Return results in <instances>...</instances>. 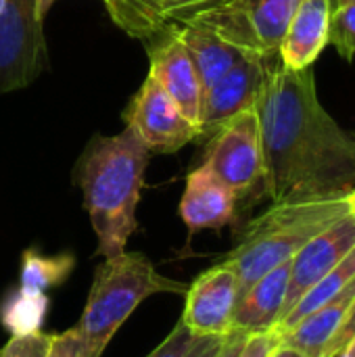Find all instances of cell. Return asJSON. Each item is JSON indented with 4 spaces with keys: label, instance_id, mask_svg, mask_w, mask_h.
Wrapping results in <instances>:
<instances>
[{
    "label": "cell",
    "instance_id": "30bf717a",
    "mask_svg": "<svg viewBox=\"0 0 355 357\" xmlns=\"http://www.w3.org/2000/svg\"><path fill=\"white\" fill-rule=\"evenodd\" d=\"M236 301V272L226 261H220L186 289L182 322L195 337H224L232 331Z\"/></svg>",
    "mask_w": 355,
    "mask_h": 357
},
{
    "label": "cell",
    "instance_id": "44dd1931",
    "mask_svg": "<svg viewBox=\"0 0 355 357\" xmlns=\"http://www.w3.org/2000/svg\"><path fill=\"white\" fill-rule=\"evenodd\" d=\"M54 335L38 331L17 333L13 339L0 349V357H46Z\"/></svg>",
    "mask_w": 355,
    "mask_h": 357
},
{
    "label": "cell",
    "instance_id": "d4e9b609",
    "mask_svg": "<svg viewBox=\"0 0 355 357\" xmlns=\"http://www.w3.org/2000/svg\"><path fill=\"white\" fill-rule=\"evenodd\" d=\"M46 357H84L82 356V337H80L77 326L61 335H54Z\"/></svg>",
    "mask_w": 355,
    "mask_h": 357
},
{
    "label": "cell",
    "instance_id": "836d02e7",
    "mask_svg": "<svg viewBox=\"0 0 355 357\" xmlns=\"http://www.w3.org/2000/svg\"><path fill=\"white\" fill-rule=\"evenodd\" d=\"M331 2H333V4H337V0H331Z\"/></svg>",
    "mask_w": 355,
    "mask_h": 357
},
{
    "label": "cell",
    "instance_id": "4316f807",
    "mask_svg": "<svg viewBox=\"0 0 355 357\" xmlns=\"http://www.w3.org/2000/svg\"><path fill=\"white\" fill-rule=\"evenodd\" d=\"M224 339H226V335L224 337H201L192 345V349L188 351L186 357H216L222 343H224Z\"/></svg>",
    "mask_w": 355,
    "mask_h": 357
},
{
    "label": "cell",
    "instance_id": "83f0119b",
    "mask_svg": "<svg viewBox=\"0 0 355 357\" xmlns=\"http://www.w3.org/2000/svg\"><path fill=\"white\" fill-rule=\"evenodd\" d=\"M247 337H249V335L243 333V331H230V333L226 335V339H224V343H222V347H220V351H218V356L216 357H236L239 356V351L243 349Z\"/></svg>",
    "mask_w": 355,
    "mask_h": 357
},
{
    "label": "cell",
    "instance_id": "7402d4cb",
    "mask_svg": "<svg viewBox=\"0 0 355 357\" xmlns=\"http://www.w3.org/2000/svg\"><path fill=\"white\" fill-rule=\"evenodd\" d=\"M226 2L228 0H167L165 21H167V25L190 23L192 19H197Z\"/></svg>",
    "mask_w": 355,
    "mask_h": 357
},
{
    "label": "cell",
    "instance_id": "7c38bea8",
    "mask_svg": "<svg viewBox=\"0 0 355 357\" xmlns=\"http://www.w3.org/2000/svg\"><path fill=\"white\" fill-rule=\"evenodd\" d=\"M163 33V40L149 50V75L157 79V84L199 130V113L205 92L203 82L184 46L167 29Z\"/></svg>",
    "mask_w": 355,
    "mask_h": 357
},
{
    "label": "cell",
    "instance_id": "277c9868",
    "mask_svg": "<svg viewBox=\"0 0 355 357\" xmlns=\"http://www.w3.org/2000/svg\"><path fill=\"white\" fill-rule=\"evenodd\" d=\"M186 284L157 272L144 253H119L107 257L94 270V280L77 331L82 337V356L100 357L115 333L136 312V307L157 295H184Z\"/></svg>",
    "mask_w": 355,
    "mask_h": 357
},
{
    "label": "cell",
    "instance_id": "5bb4252c",
    "mask_svg": "<svg viewBox=\"0 0 355 357\" xmlns=\"http://www.w3.org/2000/svg\"><path fill=\"white\" fill-rule=\"evenodd\" d=\"M333 6L331 0L299 2L278 48V61L282 67L293 71L314 67L322 50L328 46Z\"/></svg>",
    "mask_w": 355,
    "mask_h": 357
},
{
    "label": "cell",
    "instance_id": "8992f818",
    "mask_svg": "<svg viewBox=\"0 0 355 357\" xmlns=\"http://www.w3.org/2000/svg\"><path fill=\"white\" fill-rule=\"evenodd\" d=\"M40 0H6L0 13V94L33 84L46 67Z\"/></svg>",
    "mask_w": 355,
    "mask_h": 357
},
{
    "label": "cell",
    "instance_id": "d6986e66",
    "mask_svg": "<svg viewBox=\"0 0 355 357\" xmlns=\"http://www.w3.org/2000/svg\"><path fill=\"white\" fill-rule=\"evenodd\" d=\"M355 278V247L328 272L324 274L295 305L293 310L280 320V324L276 326L278 333L289 331L291 326H295L297 322H301L305 316H310L314 310H318L320 305H324L328 299H333L335 295H339L352 280Z\"/></svg>",
    "mask_w": 355,
    "mask_h": 357
},
{
    "label": "cell",
    "instance_id": "4dcf8cb0",
    "mask_svg": "<svg viewBox=\"0 0 355 357\" xmlns=\"http://www.w3.org/2000/svg\"><path fill=\"white\" fill-rule=\"evenodd\" d=\"M59 0H40V10H42V15L46 17V13L52 8V4H56Z\"/></svg>",
    "mask_w": 355,
    "mask_h": 357
},
{
    "label": "cell",
    "instance_id": "e575fe53",
    "mask_svg": "<svg viewBox=\"0 0 355 357\" xmlns=\"http://www.w3.org/2000/svg\"><path fill=\"white\" fill-rule=\"evenodd\" d=\"M352 197H355V190H354V192H352Z\"/></svg>",
    "mask_w": 355,
    "mask_h": 357
},
{
    "label": "cell",
    "instance_id": "cb8c5ba5",
    "mask_svg": "<svg viewBox=\"0 0 355 357\" xmlns=\"http://www.w3.org/2000/svg\"><path fill=\"white\" fill-rule=\"evenodd\" d=\"M280 345V333L274 331H266V333H255L249 335L243 349L239 351L236 357H270V354Z\"/></svg>",
    "mask_w": 355,
    "mask_h": 357
},
{
    "label": "cell",
    "instance_id": "603a6c76",
    "mask_svg": "<svg viewBox=\"0 0 355 357\" xmlns=\"http://www.w3.org/2000/svg\"><path fill=\"white\" fill-rule=\"evenodd\" d=\"M199 339L201 337H195L186 328V324L180 320L174 326V331L163 339V343H159V347L155 351H151L146 357H186Z\"/></svg>",
    "mask_w": 355,
    "mask_h": 357
},
{
    "label": "cell",
    "instance_id": "8fae6325",
    "mask_svg": "<svg viewBox=\"0 0 355 357\" xmlns=\"http://www.w3.org/2000/svg\"><path fill=\"white\" fill-rule=\"evenodd\" d=\"M355 247V215L347 211L328 228L318 232L310 243H305L291 259V276L285 299L282 318L293 310V305L324 276L328 274ZM280 318V320H282ZM280 324V322H278Z\"/></svg>",
    "mask_w": 355,
    "mask_h": 357
},
{
    "label": "cell",
    "instance_id": "2e32d148",
    "mask_svg": "<svg viewBox=\"0 0 355 357\" xmlns=\"http://www.w3.org/2000/svg\"><path fill=\"white\" fill-rule=\"evenodd\" d=\"M355 303V278L333 299L314 310L301 322L280 333V343L291 345L308 357H324V349L345 322Z\"/></svg>",
    "mask_w": 355,
    "mask_h": 357
},
{
    "label": "cell",
    "instance_id": "5b68a950",
    "mask_svg": "<svg viewBox=\"0 0 355 357\" xmlns=\"http://www.w3.org/2000/svg\"><path fill=\"white\" fill-rule=\"evenodd\" d=\"M301 0H228L192 19L245 54L276 59L282 36Z\"/></svg>",
    "mask_w": 355,
    "mask_h": 357
},
{
    "label": "cell",
    "instance_id": "9c48e42d",
    "mask_svg": "<svg viewBox=\"0 0 355 357\" xmlns=\"http://www.w3.org/2000/svg\"><path fill=\"white\" fill-rule=\"evenodd\" d=\"M276 59L245 54L226 75L205 88L199 113V140H209L222 126L257 105Z\"/></svg>",
    "mask_w": 355,
    "mask_h": 357
},
{
    "label": "cell",
    "instance_id": "ffe728a7",
    "mask_svg": "<svg viewBox=\"0 0 355 357\" xmlns=\"http://www.w3.org/2000/svg\"><path fill=\"white\" fill-rule=\"evenodd\" d=\"M328 44L347 61L355 56V0H339L333 6Z\"/></svg>",
    "mask_w": 355,
    "mask_h": 357
},
{
    "label": "cell",
    "instance_id": "ac0fdd59",
    "mask_svg": "<svg viewBox=\"0 0 355 357\" xmlns=\"http://www.w3.org/2000/svg\"><path fill=\"white\" fill-rule=\"evenodd\" d=\"M111 21L130 38L151 40L167 29V0H103Z\"/></svg>",
    "mask_w": 355,
    "mask_h": 357
},
{
    "label": "cell",
    "instance_id": "ba28073f",
    "mask_svg": "<svg viewBox=\"0 0 355 357\" xmlns=\"http://www.w3.org/2000/svg\"><path fill=\"white\" fill-rule=\"evenodd\" d=\"M123 121L149 153H176L199 140L197 126L180 111L153 75H146L138 92L128 102Z\"/></svg>",
    "mask_w": 355,
    "mask_h": 357
},
{
    "label": "cell",
    "instance_id": "6da1fadb",
    "mask_svg": "<svg viewBox=\"0 0 355 357\" xmlns=\"http://www.w3.org/2000/svg\"><path fill=\"white\" fill-rule=\"evenodd\" d=\"M264 192L272 203L349 199L355 190V138L322 107L314 67L274 63L257 100Z\"/></svg>",
    "mask_w": 355,
    "mask_h": 357
},
{
    "label": "cell",
    "instance_id": "e0dca14e",
    "mask_svg": "<svg viewBox=\"0 0 355 357\" xmlns=\"http://www.w3.org/2000/svg\"><path fill=\"white\" fill-rule=\"evenodd\" d=\"M167 31L188 52L203 82V88L216 84L245 56V52H241L239 48H234L232 44H228L226 40H222L220 36H216L213 31L201 25H192V23L167 25Z\"/></svg>",
    "mask_w": 355,
    "mask_h": 357
},
{
    "label": "cell",
    "instance_id": "7a4b0ae2",
    "mask_svg": "<svg viewBox=\"0 0 355 357\" xmlns=\"http://www.w3.org/2000/svg\"><path fill=\"white\" fill-rule=\"evenodd\" d=\"M149 149L126 128L113 136H92L80 155L73 180L98 241L96 253L115 257L138 230L136 209L144 186Z\"/></svg>",
    "mask_w": 355,
    "mask_h": 357
},
{
    "label": "cell",
    "instance_id": "d590c367",
    "mask_svg": "<svg viewBox=\"0 0 355 357\" xmlns=\"http://www.w3.org/2000/svg\"><path fill=\"white\" fill-rule=\"evenodd\" d=\"M337 2H339V0H337Z\"/></svg>",
    "mask_w": 355,
    "mask_h": 357
},
{
    "label": "cell",
    "instance_id": "52a82bcc",
    "mask_svg": "<svg viewBox=\"0 0 355 357\" xmlns=\"http://www.w3.org/2000/svg\"><path fill=\"white\" fill-rule=\"evenodd\" d=\"M203 163L234 192L236 199L264 188V146L257 107H251L205 140Z\"/></svg>",
    "mask_w": 355,
    "mask_h": 357
},
{
    "label": "cell",
    "instance_id": "4fadbf2b",
    "mask_svg": "<svg viewBox=\"0 0 355 357\" xmlns=\"http://www.w3.org/2000/svg\"><path fill=\"white\" fill-rule=\"evenodd\" d=\"M236 201L234 192L201 163L186 176L180 199V218L190 232L220 230L234 222Z\"/></svg>",
    "mask_w": 355,
    "mask_h": 357
},
{
    "label": "cell",
    "instance_id": "d6a6232c",
    "mask_svg": "<svg viewBox=\"0 0 355 357\" xmlns=\"http://www.w3.org/2000/svg\"><path fill=\"white\" fill-rule=\"evenodd\" d=\"M4 4H6V0H0V13H2V8H4Z\"/></svg>",
    "mask_w": 355,
    "mask_h": 357
},
{
    "label": "cell",
    "instance_id": "f546056e",
    "mask_svg": "<svg viewBox=\"0 0 355 357\" xmlns=\"http://www.w3.org/2000/svg\"><path fill=\"white\" fill-rule=\"evenodd\" d=\"M331 357H355V347L347 345V347H343L341 351H337L335 356H331Z\"/></svg>",
    "mask_w": 355,
    "mask_h": 357
},
{
    "label": "cell",
    "instance_id": "1f68e13d",
    "mask_svg": "<svg viewBox=\"0 0 355 357\" xmlns=\"http://www.w3.org/2000/svg\"><path fill=\"white\" fill-rule=\"evenodd\" d=\"M349 211L355 215V197H349Z\"/></svg>",
    "mask_w": 355,
    "mask_h": 357
},
{
    "label": "cell",
    "instance_id": "9a60e30c",
    "mask_svg": "<svg viewBox=\"0 0 355 357\" xmlns=\"http://www.w3.org/2000/svg\"><path fill=\"white\" fill-rule=\"evenodd\" d=\"M289 276L291 261H285L255 280L236 301L232 331H243L247 335L274 331L282 318Z\"/></svg>",
    "mask_w": 355,
    "mask_h": 357
},
{
    "label": "cell",
    "instance_id": "484cf974",
    "mask_svg": "<svg viewBox=\"0 0 355 357\" xmlns=\"http://www.w3.org/2000/svg\"><path fill=\"white\" fill-rule=\"evenodd\" d=\"M347 345L355 347V303L354 307L349 310L345 322L341 324V328H339V331L335 333V337L328 341V345H326V349H324V357L335 356L337 351H341V349L347 347Z\"/></svg>",
    "mask_w": 355,
    "mask_h": 357
},
{
    "label": "cell",
    "instance_id": "3957f363",
    "mask_svg": "<svg viewBox=\"0 0 355 357\" xmlns=\"http://www.w3.org/2000/svg\"><path fill=\"white\" fill-rule=\"evenodd\" d=\"M349 211V199L272 203L251 220L224 261L236 272L239 297L266 272L291 261L318 232Z\"/></svg>",
    "mask_w": 355,
    "mask_h": 357
},
{
    "label": "cell",
    "instance_id": "f1b7e54d",
    "mask_svg": "<svg viewBox=\"0 0 355 357\" xmlns=\"http://www.w3.org/2000/svg\"><path fill=\"white\" fill-rule=\"evenodd\" d=\"M270 357H308L303 351H299V349H295V347H291V345H285V343H280Z\"/></svg>",
    "mask_w": 355,
    "mask_h": 357
}]
</instances>
